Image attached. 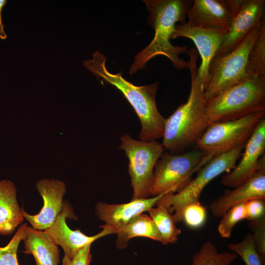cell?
I'll use <instances>...</instances> for the list:
<instances>
[{
    "label": "cell",
    "mask_w": 265,
    "mask_h": 265,
    "mask_svg": "<svg viewBox=\"0 0 265 265\" xmlns=\"http://www.w3.org/2000/svg\"><path fill=\"white\" fill-rule=\"evenodd\" d=\"M244 148L239 163L222 178L221 183L223 186H238L251 178L261 167L265 166V117L258 123Z\"/></svg>",
    "instance_id": "4fadbf2b"
},
{
    "label": "cell",
    "mask_w": 265,
    "mask_h": 265,
    "mask_svg": "<svg viewBox=\"0 0 265 265\" xmlns=\"http://www.w3.org/2000/svg\"><path fill=\"white\" fill-rule=\"evenodd\" d=\"M119 148L129 160L128 172L133 189L132 199H146L151 196L154 170L157 160L164 152L162 144L156 140H136L128 133L120 138Z\"/></svg>",
    "instance_id": "8992f818"
},
{
    "label": "cell",
    "mask_w": 265,
    "mask_h": 265,
    "mask_svg": "<svg viewBox=\"0 0 265 265\" xmlns=\"http://www.w3.org/2000/svg\"><path fill=\"white\" fill-rule=\"evenodd\" d=\"M117 235L116 247L123 249L128 245L129 240L134 237H145L161 241V237L154 221L146 214H140L125 225L114 229Z\"/></svg>",
    "instance_id": "ffe728a7"
},
{
    "label": "cell",
    "mask_w": 265,
    "mask_h": 265,
    "mask_svg": "<svg viewBox=\"0 0 265 265\" xmlns=\"http://www.w3.org/2000/svg\"><path fill=\"white\" fill-rule=\"evenodd\" d=\"M244 146L245 145L238 146L213 158L198 171L196 177L191 179L182 190L174 194H164L156 206H163L170 213H173L172 215L176 223L181 222L184 208L191 203L198 201L202 190L210 181L235 167Z\"/></svg>",
    "instance_id": "5b68a950"
},
{
    "label": "cell",
    "mask_w": 265,
    "mask_h": 265,
    "mask_svg": "<svg viewBox=\"0 0 265 265\" xmlns=\"http://www.w3.org/2000/svg\"><path fill=\"white\" fill-rule=\"evenodd\" d=\"M249 226L251 229L253 240L257 252L263 264L265 263V217L249 221Z\"/></svg>",
    "instance_id": "83f0119b"
},
{
    "label": "cell",
    "mask_w": 265,
    "mask_h": 265,
    "mask_svg": "<svg viewBox=\"0 0 265 265\" xmlns=\"http://www.w3.org/2000/svg\"><path fill=\"white\" fill-rule=\"evenodd\" d=\"M245 203L232 207L221 216L217 228L218 232L221 237H230L236 224L242 220L246 219Z\"/></svg>",
    "instance_id": "d4e9b609"
},
{
    "label": "cell",
    "mask_w": 265,
    "mask_h": 265,
    "mask_svg": "<svg viewBox=\"0 0 265 265\" xmlns=\"http://www.w3.org/2000/svg\"><path fill=\"white\" fill-rule=\"evenodd\" d=\"M165 194H161L146 199H132L130 202L110 204L98 202L95 213L105 225L115 229L120 228L136 216L143 213L156 206L158 201Z\"/></svg>",
    "instance_id": "e0dca14e"
},
{
    "label": "cell",
    "mask_w": 265,
    "mask_h": 265,
    "mask_svg": "<svg viewBox=\"0 0 265 265\" xmlns=\"http://www.w3.org/2000/svg\"><path fill=\"white\" fill-rule=\"evenodd\" d=\"M207 219V210L199 202L186 205L182 211L181 221L189 228L198 229L202 227Z\"/></svg>",
    "instance_id": "4316f807"
},
{
    "label": "cell",
    "mask_w": 265,
    "mask_h": 265,
    "mask_svg": "<svg viewBox=\"0 0 265 265\" xmlns=\"http://www.w3.org/2000/svg\"><path fill=\"white\" fill-rule=\"evenodd\" d=\"M227 30L194 26L187 22L175 25L171 39L182 37L191 39L200 55L201 63L198 72L201 86L204 92L209 82L210 63L220 48Z\"/></svg>",
    "instance_id": "30bf717a"
},
{
    "label": "cell",
    "mask_w": 265,
    "mask_h": 265,
    "mask_svg": "<svg viewBox=\"0 0 265 265\" xmlns=\"http://www.w3.org/2000/svg\"><path fill=\"white\" fill-rule=\"evenodd\" d=\"M228 248L239 256L246 265H264L257 251L250 233H247L240 242L229 244Z\"/></svg>",
    "instance_id": "cb8c5ba5"
},
{
    "label": "cell",
    "mask_w": 265,
    "mask_h": 265,
    "mask_svg": "<svg viewBox=\"0 0 265 265\" xmlns=\"http://www.w3.org/2000/svg\"><path fill=\"white\" fill-rule=\"evenodd\" d=\"M91 244H88L81 249L72 259L64 256L62 265H90L92 260L90 252Z\"/></svg>",
    "instance_id": "f546056e"
},
{
    "label": "cell",
    "mask_w": 265,
    "mask_h": 265,
    "mask_svg": "<svg viewBox=\"0 0 265 265\" xmlns=\"http://www.w3.org/2000/svg\"><path fill=\"white\" fill-rule=\"evenodd\" d=\"M23 241L24 252L33 256L36 265H58L60 252L58 245L46 231L27 226Z\"/></svg>",
    "instance_id": "ac0fdd59"
},
{
    "label": "cell",
    "mask_w": 265,
    "mask_h": 265,
    "mask_svg": "<svg viewBox=\"0 0 265 265\" xmlns=\"http://www.w3.org/2000/svg\"><path fill=\"white\" fill-rule=\"evenodd\" d=\"M265 114L258 112L236 120L212 123L196 143L209 161L220 154L245 145Z\"/></svg>",
    "instance_id": "ba28073f"
},
{
    "label": "cell",
    "mask_w": 265,
    "mask_h": 265,
    "mask_svg": "<svg viewBox=\"0 0 265 265\" xmlns=\"http://www.w3.org/2000/svg\"><path fill=\"white\" fill-rule=\"evenodd\" d=\"M27 226L26 223L20 226L8 243L4 246H0V265H19L18 249L25 236Z\"/></svg>",
    "instance_id": "484cf974"
},
{
    "label": "cell",
    "mask_w": 265,
    "mask_h": 265,
    "mask_svg": "<svg viewBox=\"0 0 265 265\" xmlns=\"http://www.w3.org/2000/svg\"><path fill=\"white\" fill-rule=\"evenodd\" d=\"M75 214L71 205L64 201L62 208L53 224L44 230L53 241L60 246L65 257L72 259L88 244L104 236L114 234L113 229L106 225L101 226L103 230L93 236H88L79 230H71L67 225V218L74 219Z\"/></svg>",
    "instance_id": "7c38bea8"
},
{
    "label": "cell",
    "mask_w": 265,
    "mask_h": 265,
    "mask_svg": "<svg viewBox=\"0 0 265 265\" xmlns=\"http://www.w3.org/2000/svg\"><path fill=\"white\" fill-rule=\"evenodd\" d=\"M237 0H194L187 17L191 26L228 30L233 18Z\"/></svg>",
    "instance_id": "9a60e30c"
},
{
    "label": "cell",
    "mask_w": 265,
    "mask_h": 265,
    "mask_svg": "<svg viewBox=\"0 0 265 265\" xmlns=\"http://www.w3.org/2000/svg\"><path fill=\"white\" fill-rule=\"evenodd\" d=\"M265 199L257 198L245 203L246 220L252 221L265 217Z\"/></svg>",
    "instance_id": "f1b7e54d"
},
{
    "label": "cell",
    "mask_w": 265,
    "mask_h": 265,
    "mask_svg": "<svg viewBox=\"0 0 265 265\" xmlns=\"http://www.w3.org/2000/svg\"><path fill=\"white\" fill-rule=\"evenodd\" d=\"M265 0H237L235 13L215 56L229 53L238 47L265 16Z\"/></svg>",
    "instance_id": "8fae6325"
},
{
    "label": "cell",
    "mask_w": 265,
    "mask_h": 265,
    "mask_svg": "<svg viewBox=\"0 0 265 265\" xmlns=\"http://www.w3.org/2000/svg\"><path fill=\"white\" fill-rule=\"evenodd\" d=\"M148 211L161 237L163 244L175 243L181 230L176 226L172 215L161 205H156Z\"/></svg>",
    "instance_id": "44dd1931"
},
{
    "label": "cell",
    "mask_w": 265,
    "mask_h": 265,
    "mask_svg": "<svg viewBox=\"0 0 265 265\" xmlns=\"http://www.w3.org/2000/svg\"><path fill=\"white\" fill-rule=\"evenodd\" d=\"M187 54L191 79L189 94L186 102L166 119L162 136L164 149L172 153L196 143L211 124L206 114L207 100L198 77L196 51L190 49Z\"/></svg>",
    "instance_id": "7a4b0ae2"
},
{
    "label": "cell",
    "mask_w": 265,
    "mask_h": 265,
    "mask_svg": "<svg viewBox=\"0 0 265 265\" xmlns=\"http://www.w3.org/2000/svg\"><path fill=\"white\" fill-rule=\"evenodd\" d=\"M205 156L201 150L179 155L164 152L154 167L151 196L174 194L182 190L191 181L192 175L205 165Z\"/></svg>",
    "instance_id": "52a82bcc"
},
{
    "label": "cell",
    "mask_w": 265,
    "mask_h": 265,
    "mask_svg": "<svg viewBox=\"0 0 265 265\" xmlns=\"http://www.w3.org/2000/svg\"><path fill=\"white\" fill-rule=\"evenodd\" d=\"M237 258L234 252H219L211 241L207 240L192 255L191 265H231Z\"/></svg>",
    "instance_id": "7402d4cb"
},
{
    "label": "cell",
    "mask_w": 265,
    "mask_h": 265,
    "mask_svg": "<svg viewBox=\"0 0 265 265\" xmlns=\"http://www.w3.org/2000/svg\"><path fill=\"white\" fill-rule=\"evenodd\" d=\"M149 12L148 22L155 31L150 44L135 56L129 73L133 74L144 69L146 63L156 56L167 57L177 69L187 68L188 61L180 57L187 46H174L170 40L177 22L186 23V19L193 1L189 0H145Z\"/></svg>",
    "instance_id": "6da1fadb"
},
{
    "label": "cell",
    "mask_w": 265,
    "mask_h": 265,
    "mask_svg": "<svg viewBox=\"0 0 265 265\" xmlns=\"http://www.w3.org/2000/svg\"><path fill=\"white\" fill-rule=\"evenodd\" d=\"M260 26L251 31L230 53L214 56L212 60L209 69V82L204 92L207 101L245 78L249 52Z\"/></svg>",
    "instance_id": "9c48e42d"
},
{
    "label": "cell",
    "mask_w": 265,
    "mask_h": 265,
    "mask_svg": "<svg viewBox=\"0 0 265 265\" xmlns=\"http://www.w3.org/2000/svg\"><path fill=\"white\" fill-rule=\"evenodd\" d=\"M17 199V190L9 180L0 181V235L12 234L24 220Z\"/></svg>",
    "instance_id": "d6986e66"
},
{
    "label": "cell",
    "mask_w": 265,
    "mask_h": 265,
    "mask_svg": "<svg viewBox=\"0 0 265 265\" xmlns=\"http://www.w3.org/2000/svg\"><path fill=\"white\" fill-rule=\"evenodd\" d=\"M106 56L98 51L92 59L83 61L84 66L96 77L119 90L129 102L138 117L141 128L140 140H156L162 137L166 118L159 112L156 102L158 82L136 86L124 79L122 73L113 74L106 67Z\"/></svg>",
    "instance_id": "3957f363"
},
{
    "label": "cell",
    "mask_w": 265,
    "mask_h": 265,
    "mask_svg": "<svg viewBox=\"0 0 265 265\" xmlns=\"http://www.w3.org/2000/svg\"><path fill=\"white\" fill-rule=\"evenodd\" d=\"M257 198L265 199V166L234 189L226 190L210 204L209 208L213 216L219 218L232 207Z\"/></svg>",
    "instance_id": "2e32d148"
},
{
    "label": "cell",
    "mask_w": 265,
    "mask_h": 265,
    "mask_svg": "<svg viewBox=\"0 0 265 265\" xmlns=\"http://www.w3.org/2000/svg\"><path fill=\"white\" fill-rule=\"evenodd\" d=\"M36 188L43 199L42 208L36 214H30L23 208L22 213L33 228L44 231L51 227L61 211L66 186L58 180L46 179L39 180Z\"/></svg>",
    "instance_id": "5bb4252c"
},
{
    "label": "cell",
    "mask_w": 265,
    "mask_h": 265,
    "mask_svg": "<svg viewBox=\"0 0 265 265\" xmlns=\"http://www.w3.org/2000/svg\"><path fill=\"white\" fill-rule=\"evenodd\" d=\"M206 110L210 123L265 111V78L247 74L240 81L208 99Z\"/></svg>",
    "instance_id": "277c9868"
},
{
    "label": "cell",
    "mask_w": 265,
    "mask_h": 265,
    "mask_svg": "<svg viewBox=\"0 0 265 265\" xmlns=\"http://www.w3.org/2000/svg\"><path fill=\"white\" fill-rule=\"evenodd\" d=\"M247 74L265 78V17L261 23L258 35L249 52Z\"/></svg>",
    "instance_id": "603a6c76"
},
{
    "label": "cell",
    "mask_w": 265,
    "mask_h": 265,
    "mask_svg": "<svg viewBox=\"0 0 265 265\" xmlns=\"http://www.w3.org/2000/svg\"><path fill=\"white\" fill-rule=\"evenodd\" d=\"M6 3V0H0V39L1 40H5L7 37L2 21V9Z\"/></svg>",
    "instance_id": "4dcf8cb0"
}]
</instances>
